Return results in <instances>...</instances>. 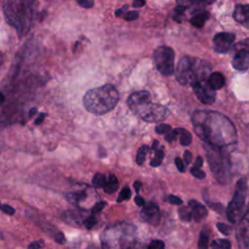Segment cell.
I'll use <instances>...</instances> for the list:
<instances>
[{"instance_id": "cell-1", "label": "cell", "mask_w": 249, "mask_h": 249, "mask_svg": "<svg viewBox=\"0 0 249 249\" xmlns=\"http://www.w3.org/2000/svg\"><path fill=\"white\" fill-rule=\"evenodd\" d=\"M192 121L196 135L211 147L222 149L234 144L237 140L232 123L218 112L196 111Z\"/></svg>"}, {"instance_id": "cell-2", "label": "cell", "mask_w": 249, "mask_h": 249, "mask_svg": "<svg viewBox=\"0 0 249 249\" xmlns=\"http://www.w3.org/2000/svg\"><path fill=\"white\" fill-rule=\"evenodd\" d=\"M130 110L140 119L148 123H159L166 119L168 110L165 106L151 101L149 91L140 90L131 93L127 98Z\"/></svg>"}, {"instance_id": "cell-3", "label": "cell", "mask_w": 249, "mask_h": 249, "mask_svg": "<svg viewBox=\"0 0 249 249\" xmlns=\"http://www.w3.org/2000/svg\"><path fill=\"white\" fill-rule=\"evenodd\" d=\"M119 101V92L113 85H104L87 91L83 103L87 111L94 115H103L111 111Z\"/></svg>"}, {"instance_id": "cell-4", "label": "cell", "mask_w": 249, "mask_h": 249, "mask_svg": "<svg viewBox=\"0 0 249 249\" xmlns=\"http://www.w3.org/2000/svg\"><path fill=\"white\" fill-rule=\"evenodd\" d=\"M100 239L102 249H130L135 240V228L118 223L105 229Z\"/></svg>"}, {"instance_id": "cell-5", "label": "cell", "mask_w": 249, "mask_h": 249, "mask_svg": "<svg viewBox=\"0 0 249 249\" xmlns=\"http://www.w3.org/2000/svg\"><path fill=\"white\" fill-rule=\"evenodd\" d=\"M210 65L199 58L184 56L180 59L175 70L176 80L182 85H193L196 82L206 81Z\"/></svg>"}, {"instance_id": "cell-6", "label": "cell", "mask_w": 249, "mask_h": 249, "mask_svg": "<svg viewBox=\"0 0 249 249\" xmlns=\"http://www.w3.org/2000/svg\"><path fill=\"white\" fill-rule=\"evenodd\" d=\"M3 10L7 21L18 33H23V31L29 28L32 16L31 2L6 1Z\"/></svg>"}, {"instance_id": "cell-7", "label": "cell", "mask_w": 249, "mask_h": 249, "mask_svg": "<svg viewBox=\"0 0 249 249\" xmlns=\"http://www.w3.org/2000/svg\"><path fill=\"white\" fill-rule=\"evenodd\" d=\"M247 194V182L244 178H240L236 185L234 195L227 208V217L231 223H239L246 212L245 198Z\"/></svg>"}, {"instance_id": "cell-8", "label": "cell", "mask_w": 249, "mask_h": 249, "mask_svg": "<svg viewBox=\"0 0 249 249\" xmlns=\"http://www.w3.org/2000/svg\"><path fill=\"white\" fill-rule=\"evenodd\" d=\"M212 149L207 152L208 160L213 174L216 176L217 180L221 183L228 180L229 170H230V160L227 154L224 155V152L221 149L211 147Z\"/></svg>"}, {"instance_id": "cell-9", "label": "cell", "mask_w": 249, "mask_h": 249, "mask_svg": "<svg viewBox=\"0 0 249 249\" xmlns=\"http://www.w3.org/2000/svg\"><path fill=\"white\" fill-rule=\"evenodd\" d=\"M174 57L173 49L166 46L158 47L153 54L156 68L164 76H170L174 73Z\"/></svg>"}, {"instance_id": "cell-10", "label": "cell", "mask_w": 249, "mask_h": 249, "mask_svg": "<svg viewBox=\"0 0 249 249\" xmlns=\"http://www.w3.org/2000/svg\"><path fill=\"white\" fill-rule=\"evenodd\" d=\"M231 65L235 70L245 71L249 67V38L236 43L233 46Z\"/></svg>"}, {"instance_id": "cell-11", "label": "cell", "mask_w": 249, "mask_h": 249, "mask_svg": "<svg viewBox=\"0 0 249 249\" xmlns=\"http://www.w3.org/2000/svg\"><path fill=\"white\" fill-rule=\"evenodd\" d=\"M194 93L203 104H212L215 101V90H213L206 81L196 82L192 85Z\"/></svg>"}, {"instance_id": "cell-12", "label": "cell", "mask_w": 249, "mask_h": 249, "mask_svg": "<svg viewBox=\"0 0 249 249\" xmlns=\"http://www.w3.org/2000/svg\"><path fill=\"white\" fill-rule=\"evenodd\" d=\"M236 240L240 249H249V206L239 221L236 230Z\"/></svg>"}, {"instance_id": "cell-13", "label": "cell", "mask_w": 249, "mask_h": 249, "mask_svg": "<svg viewBox=\"0 0 249 249\" xmlns=\"http://www.w3.org/2000/svg\"><path fill=\"white\" fill-rule=\"evenodd\" d=\"M235 39V35L230 32H220L213 37V50L218 53H227Z\"/></svg>"}, {"instance_id": "cell-14", "label": "cell", "mask_w": 249, "mask_h": 249, "mask_svg": "<svg viewBox=\"0 0 249 249\" xmlns=\"http://www.w3.org/2000/svg\"><path fill=\"white\" fill-rule=\"evenodd\" d=\"M141 218L152 225H158L160 219L159 206L155 202H148L143 205L140 212Z\"/></svg>"}, {"instance_id": "cell-15", "label": "cell", "mask_w": 249, "mask_h": 249, "mask_svg": "<svg viewBox=\"0 0 249 249\" xmlns=\"http://www.w3.org/2000/svg\"><path fill=\"white\" fill-rule=\"evenodd\" d=\"M189 207L192 212V217L196 222H200L207 216V210L205 206L196 200H190Z\"/></svg>"}, {"instance_id": "cell-16", "label": "cell", "mask_w": 249, "mask_h": 249, "mask_svg": "<svg viewBox=\"0 0 249 249\" xmlns=\"http://www.w3.org/2000/svg\"><path fill=\"white\" fill-rule=\"evenodd\" d=\"M233 18L249 28V5H236L233 12Z\"/></svg>"}, {"instance_id": "cell-17", "label": "cell", "mask_w": 249, "mask_h": 249, "mask_svg": "<svg viewBox=\"0 0 249 249\" xmlns=\"http://www.w3.org/2000/svg\"><path fill=\"white\" fill-rule=\"evenodd\" d=\"M225 83H226L225 77L220 72L211 73L207 79V84L213 90L220 89L225 85Z\"/></svg>"}, {"instance_id": "cell-18", "label": "cell", "mask_w": 249, "mask_h": 249, "mask_svg": "<svg viewBox=\"0 0 249 249\" xmlns=\"http://www.w3.org/2000/svg\"><path fill=\"white\" fill-rule=\"evenodd\" d=\"M81 218H82V215L78 211L68 210V211H65L62 214V219L67 224H70V225H73V226H76V227L81 225V223H82Z\"/></svg>"}, {"instance_id": "cell-19", "label": "cell", "mask_w": 249, "mask_h": 249, "mask_svg": "<svg viewBox=\"0 0 249 249\" xmlns=\"http://www.w3.org/2000/svg\"><path fill=\"white\" fill-rule=\"evenodd\" d=\"M208 18H209V13L208 12H200V13L195 15L190 19V22L195 27L200 28V27H202L204 25V22H205L206 19H208Z\"/></svg>"}, {"instance_id": "cell-20", "label": "cell", "mask_w": 249, "mask_h": 249, "mask_svg": "<svg viewBox=\"0 0 249 249\" xmlns=\"http://www.w3.org/2000/svg\"><path fill=\"white\" fill-rule=\"evenodd\" d=\"M119 188V182L117 177L114 174L109 175V179H107L105 186L103 187V190L106 194H113L115 193Z\"/></svg>"}, {"instance_id": "cell-21", "label": "cell", "mask_w": 249, "mask_h": 249, "mask_svg": "<svg viewBox=\"0 0 249 249\" xmlns=\"http://www.w3.org/2000/svg\"><path fill=\"white\" fill-rule=\"evenodd\" d=\"M175 132L180 135V143L183 146H189L192 142L191 133L185 128H175Z\"/></svg>"}, {"instance_id": "cell-22", "label": "cell", "mask_w": 249, "mask_h": 249, "mask_svg": "<svg viewBox=\"0 0 249 249\" xmlns=\"http://www.w3.org/2000/svg\"><path fill=\"white\" fill-rule=\"evenodd\" d=\"M86 197L85 192H76V193H70L66 195V198L74 204H78L81 200H83Z\"/></svg>"}, {"instance_id": "cell-23", "label": "cell", "mask_w": 249, "mask_h": 249, "mask_svg": "<svg viewBox=\"0 0 249 249\" xmlns=\"http://www.w3.org/2000/svg\"><path fill=\"white\" fill-rule=\"evenodd\" d=\"M106 181H107V179H106L105 175L97 172L94 174V176L92 178V185H93V187H95L97 189L103 188L106 184Z\"/></svg>"}, {"instance_id": "cell-24", "label": "cell", "mask_w": 249, "mask_h": 249, "mask_svg": "<svg viewBox=\"0 0 249 249\" xmlns=\"http://www.w3.org/2000/svg\"><path fill=\"white\" fill-rule=\"evenodd\" d=\"M149 150H150V148H149L147 145L141 146V147L138 149L137 154H136V159H135V160H136V163H137V164L141 165V164L144 162V160H145V157H146L147 153L149 152Z\"/></svg>"}, {"instance_id": "cell-25", "label": "cell", "mask_w": 249, "mask_h": 249, "mask_svg": "<svg viewBox=\"0 0 249 249\" xmlns=\"http://www.w3.org/2000/svg\"><path fill=\"white\" fill-rule=\"evenodd\" d=\"M178 213H179L180 219L184 222H190L193 219L192 212H191V209H190L189 206L180 207L179 210H178Z\"/></svg>"}, {"instance_id": "cell-26", "label": "cell", "mask_w": 249, "mask_h": 249, "mask_svg": "<svg viewBox=\"0 0 249 249\" xmlns=\"http://www.w3.org/2000/svg\"><path fill=\"white\" fill-rule=\"evenodd\" d=\"M208 233L204 230L201 231L197 242V249H208Z\"/></svg>"}, {"instance_id": "cell-27", "label": "cell", "mask_w": 249, "mask_h": 249, "mask_svg": "<svg viewBox=\"0 0 249 249\" xmlns=\"http://www.w3.org/2000/svg\"><path fill=\"white\" fill-rule=\"evenodd\" d=\"M129 197H130V190L128 189V187H124L117 198V202H122L124 200L128 199Z\"/></svg>"}, {"instance_id": "cell-28", "label": "cell", "mask_w": 249, "mask_h": 249, "mask_svg": "<svg viewBox=\"0 0 249 249\" xmlns=\"http://www.w3.org/2000/svg\"><path fill=\"white\" fill-rule=\"evenodd\" d=\"M96 222H97L96 218H95L94 216H92V215H91V216H88L87 218H85V219H84V221H83V225L86 227V229L90 230V229H92V228L95 226Z\"/></svg>"}, {"instance_id": "cell-29", "label": "cell", "mask_w": 249, "mask_h": 249, "mask_svg": "<svg viewBox=\"0 0 249 249\" xmlns=\"http://www.w3.org/2000/svg\"><path fill=\"white\" fill-rule=\"evenodd\" d=\"M155 130L159 134H163V133H168L171 130V125L166 124H157L155 127Z\"/></svg>"}, {"instance_id": "cell-30", "label": "cell", "mask_w": 249, "mask_h": 249, "mask_svg": "<svg viewBox=\"0 0 249 249\" xmlns=\"http://www.w3.org/2000/svg\"><path fill=\"white\" fill-rule=\"evenodd\" d=\"M148 249H165V247H164L163 241H161L160 239H156V240H152L150 242Z\"/></svg>"}, {"instance_id": "cell-31", "label": "cell", "mask_w": 249, "mask_h": 249, "mask_svg": "<svg viewBox=\"0 0 249 249\" xmlns=\"http://www.w3.org/2000/svg\"><path fill=\"white\" fill-rule=\"evenodd\" d=\"M138 17H139V13L137 11H129L124 15V18L128 21L135 20L136 18H138Z\"/></svg>"}, {"instance_id": "cell-32", "label": "cell", "mask_w": 249, "mask_h": 249, "mask_svg": "<svg viewBox=\"0 0 249 249\" xmlns=\"http://www.w3.org/2000/svg\"><path fill=\"white\" fill-rule=\"evenodd\" d=\"M191 173H192V175H193L194 177H196V178H197V179H203V178H205V176H206L205 172L202 171L201 169L197 168V167L192 168V169H191Z\"/></svg>"}, {"instance_id": "cell-33", "label": "cell", "mask_w": 249, "mask_h": 249, "mask_svg": "<svg viewBox=\"0 0 249 249\" xmlns=\"http://www.w3.org/2000/svg\"><path fill=\"white\" fill-rule=\"evenodd\" d=\"M53 239L56 243L58 244H64L66 242V238H65V235L62 231H56L54 234H53Z\"/></svg>"}, {"instance_id": "cell-34", "label": "cell", "mask_w": 249, "mask_h": 249, "mask_svg": "<svg viewBox=\"0 0 249 249\" xmlns=\"http://www.w3.org/2000/svg\"><path fill=\"white\" fill-rule=\"evenodd\" d=\"M45 245V242L43 239H39V240H35V241H32L28 244V249H41L43 248Z\"/></svg>"}, {"instance_id": "cell-35", "label": "cell", "mask_w": 249, "mask_h": 249, "mask_svg": "<svg viewBox=\"0 0 249 249\" xmlns=\"http://www.w3.org/2000/svg\"><path fill=\"white\" fill-rule=\"evenodd\" d=\"M217 228L219 230L220 232H222L223 234L225 235H229L230 234V231H231V229L229 226H227L226 224H223V223H217Z\"/></svg>"}, {"instance_id": "cell-36", "label": "cell", "mask_w": 249, "mask_h": 249, "mask_svg": "<svg viewBox=\"0 0 249 249\" xmlns=\"http://www.w3.org/2000/svg\"><path fill=\"white\" fill-rule=\"evenodd\" d=\"M166 200H167L169 203L175 204V205H180V204L183 203V201H182V199H181L180 197L175 196H173V195H169V196L166 197Z\"/></svg>"}, {"instance_id": "cell-37", "label": "cell", "mask_w": 249, "mask_h": 249, "mask_svg": "<svg viewBox=\"0 0 249 249\" xmlns=\"http://www.w3.org/2000/svg\"><path fill=\"white\" fill-rule=\"evenodd\" d=\"M217 243H218L220 249H231V242L228 239H218Z\"/></svg>"}, {"instance_id": "cell-38", "label": "cell", "mask_w": 249, "mask_h": 249, "mask_svg": "<svg viewBox=\"0 0 249 249\" xmlns=\"http://www.w3.org/2000/svg\"><path fill=\"white\" fill-rule=\"evenodd\" d=\"M105 205H106V202H104V201H100V202L95 203V204L93 205V207L91 208V213H92V214H95V213L100 212V211L104 208Z\"/></svg>"}, {"instance_id": "cell-39", "label": "cell", "mask_w": 249, "mask_h": 249, "mask_svg": "<svg viewBox=\"0 0 249 249\" xmlns=\"http://www.w3.org/2000/svg\"><path fill=\"white\" fill-rule=\"evenodd\" d=\"M0 210H2L4 213L8 214V215H13L15 213V209L8 204H1L0 203Z\"/></svg>"}, {"instance_id": "cell-40", "label": "cell", "mask_w": 249, "mask_h": 249, "mask_svg": "<svg viewBox=\"0 0 249 249\" xmlns=\"http://www.w3.org/2000/svg\"><path fill=\"white\" fill-rule=\"evenodd\" d=\"M77 3L83 8H91L94 4V2L91 0H77Z\"/></svg>"}, {"instance_id": "cell-41", "label": "cell", "mask_w": 249, "mask_h": 249, "mask_svg": "<svg viewBox=\"0 0 249 249\" xmlns=\"http://www.w3.org/2000/svg\"><path fill=\"white\" fill-rule=\"evenodd\" d=\"M175 164H176V167L177 169L180 171V172H184L185 171V163L183 162V160L180 159V158H175Z\"/></svg>"}, {"instance_id": "cell-42", "label": "cell", "mask_w": 249, "mask_h": 249, "mask_svg": "<svg viewBox=\"0 0 249 249\" xmlns=\"http://www.w3.org/2000/svg\"><path fill=\"white\" fill-rule=\"evenodd\" d=\"M178 136V134L175 132V130L173 129L172 131H169L168 133H166L165 134V136H164V139L167 141V142H172L173 140H175L176 139V137Z\"/></svg>"}, {"instance_id": "cell-43", "label": "cell", "mask_w": 249, "mask_h": 249, "mask_svg": "<svg viewBox=\"0 0 249 249\" xmlns=\"http://www.w3.org/2000/svg\"><path fill=\"white\" fill-rule=\"evenodd\" d=\"M188 7L185 6V5H179V6H176L174 8V14H178V15H183L185 10L187 9Z\"/></svg>"}, {"instance_id": "cell-44", "label": "cell", "mask_w": 249, "mask_h": 249, "mask_svg": "<svg viewBox=\"0 0 249 249\" xmlns=\"http://www.w3.org/2000/svg\"><path fill=\"white\" fill-rule=\"evenodd\" d=\"M184 161H185V164H189L190 162H191V160H192V154H191V152L190 151H185V153H184Z\"/></svg>"}, {"instance_id": "cell-45", "label": "cell", "mask_w": 249, "mask_h": 249, "mask_svg": "<svg viewBox=\"0 0 249 249\" xmlns=\"http://www.w3.org/2000/svg\"><path fill=\"white\" fill-rule=\"evenodd\" d=\"M127 8H128V5H124V6H123L122 8H120L119 10H117V11L115 12V15H116V17H121V16H124V12L127 10Z\"/></svg>"}, {"instance_id": "cell-46", "label": "cell", "mask_w": 249, "mask_h": 249, "mask_svg": "<svg viewBox=\"0 0 249 249\" xmlns=\"http://www.w3.org/2000/svg\"><path fill=\"white\" fill-rule=\"evenodd\" d=\"M45 117H46V113H40V114L38 115V117L36 118V120L34 121V124H35L36 125L41 124L43 123V121H44Z\"/></svg>"}, {"instance_id": "cell-47", "label": "cell", "mask_w": 249, "mask_h": 249, "mask_svg": "<svg viewBox=\"0 0 249 249\" xmlns=\"http://www.w3.org/2000/svg\"><path fill=\"white\" fill-rule=\"evenodd\" d=\"M163 157H164V154H163V151L161 149H158L156 150V153H155V158L156 159H159L160 160H163Z\"/></svg>"}, {"instance_id": "cell-48", "label": "cell", "mask_w": 249, "mask_h": 249, "mask_svg": "<svg viewBox=\"0 0 249 249\" xmlns=\"http://www.w3.org/2000/svg\"><path fill=\"white\" fill-rule=\"evenodd\" d=\"M134 201L135 203L138 205V206H143L145 204V200L143 197H141L140 196H136L135 198H134Z\"/></svg>"}, {"instance_id": "cell-49", "label": "cell", "mask_w": 249, "mask_h": 249, "mask_svg": "<svg viewBox=\"0 0 249 249\" xmlns=\"http://www.w3.org/2000/svg\"><path fill=\"white\" fill-rule=\"evenodd\" d=\"M202 163H203V160H202V158H201L200 156H198V157L196 159V161H195V167L199 168V167L202 165Z\"/></svg>"}, {"instance_id": "cell-50", "label": "cell", "mask_w": 249, "mask_h": 249, "mask_svg": "<svg viewBox=\"0 0 249 249\" xmlns=\"http://www.w3.org/2000/svg\"><path fill=\"white\" fill-rule=\"evenodd\" d=\"M132 5H133V7L139 8V7H142V6L145 5V1H138V0H136V1L132 2Z\"/></svg>"}, {"instance_id": "cell-51", "label": "cell", "mask_w": 249, "mask_h": 249, "mask_svg": "<svg viewBox=\"0 0 249 249\" xmlns=\"http://www.w3.org/2000/svg\"><path fill=\"white\" fill-rule=\"evenodd\" d=\"M133 186H134V189L136 191V193H139V190H140V187H141V183L139 181H136L133 183Z\"/></svg>"}, {"instance_id": "cell-52", "label": "cell", "mask_w": 249, "mask_h": 249, "mask_svg": "<svg viewBox=\"0 0 249 249\" xmlns=\"http://www.w3.org/2000/svg\"><path fill=\"white\" fill-rule=\"evenodd\" d=\"M36 113H37V109H36V108H32V109H30V110H29L28 115H29V117H30V118H32Z\"/></svg>"}, {"instance_id": "cell-53", "label": "cell", "mask_w": 249, "mask_h": 249, "mask_svg": "<svg viewBox=\"0 0 249 249\" xmlns=\"http://www.w3.org/2000/svg\"><path fill=\"white\" fill-rule=\"evenodd\" d=\"M211 249H220V247H219V245H218V243H217V240L212 241V243H211Z\"/></svg>"}, {"instance_id": "cell-54", "label": "cell", "mask_w": 249, "mask_h": 249, "mask_svg": "<svg viewBox=\"0 0 249 249\" xmlns=\"http://www.w3.org/2000/svg\"><path fill=\"white\" fill-rule=\"evenodd\" d=\"M158 144H159V142H158V140H155L154 141V143H153V145H152V150H157V146H158Z\"/></svg>"}, {"instance_id": "cell-55", "label": "cell", "mask_w": 249, "mask_h": 249, "mask_svg": "<svg viewBox=\"0 0 249 249\" xmlns=\"http://www.w3.org/2000/svg\"><path fill=\"white\" fill-rule=\"evenodd\" d=\"M4 101H5V95L2 92H0V103H3Z\"/></svg>"}, {"instance_id": "cell-56", "label": "cell", "mask_w": 249, "mask_h": 249, "mask_svg": "<svg viewBox=\"0 0 249 249\" xmlns=\"http://www.w3.org/2000/svg\"><path fill=\"white\" fill-rule=\"evenodd\" d=\"M86 249H97V247L95 246V245H92V244H90V245H89Z\"/></svg>"}, {"instance_id": "cell-57", "label": "cell", "mask_w": 249, "mask_h": 249, "mask_svg": "<svg viewBox=\"0 0 249 249\" xmlns=\"http://www.w3.org/2000/svg\"><path fill=\"white\" fill-rule=\"evenodd\" d=\"M2 237H3V233H2V231H0V239H2Z\"/></svg>"}]
</instances>
